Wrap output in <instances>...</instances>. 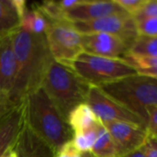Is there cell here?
<instances>
[{"instance_id":"14","label":"cell","mask_w":157,"mask_h":157,"mask_svg":"<svg viewBox=\"0 0 157 157\" xmlns=\"http://www.w3.org/2000/svg\"><path fill=\"white\" fill-rule=\"evenodd\" d=\"M17 157H54L52 149L24 123L13 145Z\"/></svg>"},{"instance_id":"11","label":"cell","mask_w":157,"mask_h":157,"mask_svg":"<svg viewBox=\"0 0 157 157\" xmlns=\"http://www.w3.org/2000/svg\"><path fill=\"white\" fill-rule=\"evenodd\" d=\"M125 13L127 12L116 2V0H79L76 6L65 12V19L69 22H85Z\"/></svg>"},{"instance_id":"16","label":"cell","mask_w":157,"mask_h":157,"mask_svg":"<svg viewBox=\"0 0 157 157\" xmlns=\"http://www.w3.org/2000/svg\"><path fill=\"white\" fill-rule=\"evenodd\" d=\"M19 25L20 17L12 0H0V36L10 34Z\"/></svg>"},{"instance_id":"21","label":"cell","mask_w":157,"mask_h":157,"mask_svg":"<svg viewBox=\"0 0 157 157\" xmlns=\"http://www.w3.org/2000/svg\"><path fill=\"white\" fill-rule=\"evenodd\" d=\"M122 59L131 66H132L137 72L140 70H144V69L157 67V58H155V57L136 55V54L128 52Z\"/></svg>"},{"instance_id":"5","label":"cell","mask_w":157,"mask_h":157,"mask_svg":"<svg viewBox=\"0 0 157 157\" xmlns=\"http://www.w3.org/2000/svg\"><path fill=\"white\" fill-rule=\"evenodd\" d=\"M70 67L88 85L101 87L138 74L123 59H112L81 52Z\"/></svg>"},{"instance_id":"32","label":"cell","mask_w":157,"mask_h":157,"mask_svg":"<svg viewBox=\"0 0 157 157\" xmlns=\"http://www.w3.org/2000/svg\"><path fill=\"white\" fill-rule=\"evenodd\" d=\"M82 157H94V155L91 153H83Z\"/></svg>"},{"instance_id":"22","label":"cell","mask_w":157,"mask_h":157,"mask_svg":"<svg viewBox=\"0 0 157 157\" xmlns=\"http://www.w3.org/2000/svg\"><path fill=\"white\" fill-rule=\"evenodd\" d=\"M138 36L157 37V17L134 18Z\"/></svg>"},{"instance_id":"19","label":"cell","mask_w":157,"mask_h":157,"mask_svg":"<svg viewBox=\"0 0 157 157\" xmlns=\"http://www.w3.org/2000/svg\"><path fill=\"white\" fill-rule=\"evenodd\" d=\"M129 52L157 58V37L138 36L132 43Z\"/></svg>"},{"instance_id":"17","label":"cell","mask_w":157,"mask_h":157,"mask_svg":"<svg viewBox=\"0 0 157 157\" xmlns=\"http://www.w3.org/2000/svg\"><path fill=\"white\" fill-rule=\"evenodd\" d=\"M47 22L48 21L46 17L37 8H33L30 10L27 9L24 16L20 19L19 28L30 33L42 34L45 33Z\"/></svg>"},{"instance_id":"30","label":"cell","mask_w":157,"mask_h":157,"mask_svg":"<svg viewBox=\"0 0 157 157\" xmlns=\"http://www.w3.org/2000/svg\"><path fill=\"white\" fill-rule=\"evenodd\" d=\"M120 157H145L144 155V150L143 148H140L132 153H130L128 155H122V156Z\"/></svg>"},{"instance_id":"13","label":"cell","mask_w":157,"mask_h":157,"mask_svg":"<svg viewBox=\"0 0 157 157\" xmlns=\"http://www.w3.org/2000/svg\"><path fill=\"white\" fill-rule=\"evenodd\" d=\"M25 123L24 102L17 105L0 121V157L15 144Z\"/></svg>"},{"instance_id":"20","label":"cell","mask_w":157,"mask_h":157,"mask_svg":"<svg viewBox=\"0 0 157 157\" xmlns=\"http://www.w3.org/2000/svg\"><path fill=\"white\" fill-rule=\"evenodd\" d=\"M101 122H99L96 127L88 129L84 132H75L73 135V143L77 150L81 153H91V150L95 144L98 136V127Z\"/></svg>"},{"instance_id":"18","label":"cell","mask_w":157,"mask_h":157,"mask_svg":"<svg viewBox=\"0 0 157 157\" xmlns=\"http://www.w3.org/2000/svg\"><path fill=\"white\" fill-rule=\"evenodd\" d=\"M91 154L94 157H116V149L112 139L102 123L98 127L97 140Z\"/></svg>"},{"instance_id":"4","label":"cell","mask_w":157,"mask_h":157,"mask_svg":"<svg viewBox=\"0 0 157 157\" xmlns=\"http://www.w3.org/2000/svg\"><path fill=\"white\" fill-rule=\"evenodd\" d=\"M100 88L139 116L146 126L147 108L157 106V79L136 74L105 85Z\"/></svg>"},{"instance_id":"33","label":"cell","mask_w":157,"mask_h":157,"mask_svg":"<svg viewBox=\"0 0 157 157\" xmlns=\"http://www.w3.org/2000/svg\"><path fill=\"white\" fill-rule=\"evenodd\" d=\"M0 37H1V36H0Z\"/></svg>"},{"instance_id":"2","label":"cell","mask_w":157,"mask_h":157,"mask_svg":"<svg viewBox=\"0 0 157 157\" xmlns=\"http://www.w3.org/2000/svg\"><path fill=\"white\" fill-rule=\"evenodd\" d=\"M25 122L55 154L73 139L74 132L49 98L42 87L29 94L24 100Z\"/></svg>"},{"instance_id":"25","label":"cell","mask_w":157,"mask_h":157,"mask_svg":"<svg viewBox=\"0 0 157 157\" xmlns=\"http://www.w3.org/2000/svg\"><path fill=\"white\" fill-rule=\"evenodd\" d=\"M81 152L77 150V148L75 146L73 141H69L66 144H64L55 154L54 157H82Z\"/></svg>"},{"instance_id":"9","label":"cell","mask_w":157,"mask_h":157,"mask_svg":"<svg viewBox=\"0 0 157 157\" xmlns=\"http://www.w3.org/2000/svg\"><path fill=\"white\" fill-rule=\"evenodd\" d=\"M109 132L116 149V157L132 153L144 146L148 139L146 129L128 122L109 121L102 123Z\"/></svg>"},{"instance_id":"26","label":"cell","mask_w":157,"mask_h":157,"mask_svg":"<svg viewBox=\"0 0 157 157\" xmlns=\"http://www.w3.org/2000/svg\"><path fill=\"white\" fill-rule=\"evenodd\" d=\"M116 2L128 14L134 17L143 6L144 0H116Z\"/></svg>"},{"instance_id":"10","label":"cell","mask_w":157,"mask_h":157,"mask_svg":"<svg viewBox=\"0 0 157 157\" xmlns=\"http://www.w3.org/2000/svg\"><path fill=\"white\" fill-rule=\"evenodd\" d=\"M81 40L85 52L112 59H122L131 47L121 37L106 33L81 34Z\"/></svg>"},{"instance_id":"3","label":"cell","mask_w":157,"mask_h":157,"mask_svg":"<svg viewBox=\"0 0 157 157\" xmlns=\"http://www.w3.org/2000/svg\"><path fill=\"white\" fill-rule=\"evenodd\" d=\"M90 86L70 66L54 60L50 63L41 85L65 121L75 107L86 103Z\"/></svg>"},{"instance_id":"6","label":"cell","mask_w":157,"mask_h":157,"mask_svg":"<svg viewBox=\"0 0 157 157\" xmlns=\"http://www.w3.org/2000/svg\"><path fill=\"white\" fill-rule=\"evenodd\" d=\"M47 21L45 36L53 60L70 66L71 63L84 52L81 34L67 20Z\"/></svg>"},{"instance_id":"31","label":"cell","mask_w":157,"mask_h":157,"mask_svg":"<svg viewBox=\"0 0 157 157\" xmlns=\"http://www.w3.org/2000/svg\"><path fill=\"white\" fill-rule=\"evenodd\" d=\"M3 157H17V154H16V152H15V150H14V147L12 146V147L4 155V156Z\"/></svg>"},{"instance_id":"28","label":"cell","mask_w":157,"mask_h":157,"mask_svg":"<svg viewBox=\"0 0 157 157\" xmlns=\"http://www.w3.org/2000/svg\"><path fill=\"white\" fill-rule=\"evenodd\" d=\"M17 105H14L9 99L0 96V121L10 112Z\"/></svg>"},{"instance_id":"8","label":"cell","mask_w":157,"mask_h":157,"mask_svg":"<svg viewBox=\"0 0 157 157\" xmlns=\"http://www.w3.org/2000/svg\"><path fill=\"white\" fill-rule=\"evenodd\" d=\"M81 34L106 33L121 37L130 43L138 37L135 19L128 13L117 14L85 22H71ZM131 48V47H130Z\"/></svg>"},{"instance_id":"1","label":"cell","mask_w":157,"mask_h":157,"mask_svg":"<svg viewBox=\"0 0 157 157\" xmlns=\"http://www.w3.org/2000/svg\"><path fill=\"white\" fill-rule=\"evenodd\" d=\"M17 63V75L10 101L18 105L41 87L46 71L53 60L45 33L34 34L17 28L11 33Z\"/></svg>"},{"instance_id":"23","label":"cell","mask_w":157,"mask_h":157,"mask_svg":"<svg viewBox=\"0 0 157 157\" xmlns=\"http://www.w3.org/2000/svg\"><path fill=\"white\" fill-rule=\"evenodd\" d=\"M146 110L148 116L145 126L146 132L149 137L157 139V106H150Z\"/></svg>"},{"instance_id":"7","label":"cell","mask_w":157,"mask_h":157,"mask_svg":"<svg viewBox=\"0 0 157 157\" xmlns=\"http://www.w3.org/2000/svg\"><path fill=\"white\" fill-rule=\"evenodd\" d=\"M86 103L91 108L101 123L121 121L136 124L145 128L144 121L139 116L110 98L100 87L90 86Z\"/></svg>"},{"instance_id":"29","label":"cell","mask_w":157,"mask_h":157,"mask_svg":"<svg viewBox=\"0 0 157 157\" xmlns=\"http://www.w3.org/2000/svg\"><path fill=\"white\" fill-rule=\"evenodd\" d=\"M137 73L139 75H144V76H148V77H151V78L157 79V67H153V68H149V69L140 70Z\"/></svg>"},{"instance_id":"12","label":"cell","mask_w":157,"mask_h":157,"mask_svg":"<svg viewBox=\"0 0 157 157\" xmlns=\"http://www.w3.org/2000/svg\"><path fill=\"white\" fill-rule=\"evenodd\" d=\"M11 33L0 37V96L9 100L17 75Z\"/></svg>"},{"instance_id":"27","label":"cell","mask_w":157,"mask_h":157,"mask_svg":"<svg viewBox=\"0 0 157 157\" xmlns=\"http://www.w3.org/2000/svg\"><path fill=\"white\" fill-rule=\"evenodd\" d=\"M142 148L145 157H157V139L148 137Z\"/></svg>"},{"instance_id":"24","label":"cell","mask_w":157,"mask_h":157,"mask_svg":"<svg viewBox=\"0 0 157 157\" xmlns=\"http://www.w3.org/2000/svg\"><path fill=\"white\" fill-rule=\"evenodd\" d=\"M133 17H157V0H144L143 6Z\"/></svg>"},{"instance_id":"15","label":"cell","mask_w":157,"mask_h":157,"mask_svg":"<svg viewBox=\"0 0 157 157\" xmlns=\"http://www.w3.org/2000/svg\"><path fill=\"white\" fill-rule=\"evenodd\" d=\"M67 122L74 133L86 131L96 127L100 121L96 117L91 108L83 103L75 107L69 114Z\"/></svg>"}]
</instances>
